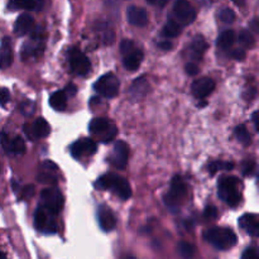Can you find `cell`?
I'll return each mask as SVG.
<instances>
[{
  "label": "cell",
  "instance_id": "e0dca14e",
  "mask_svg": "<svg viewBox=\"0 0 259 259\" xmlns=\"http://www.w3.org/2000/svg\"><path fill=\"white\" fill-rule=\"evenodd\" d=\"M239 224L250 237L259 238V220L254 215H244V217L240 218Z\"/></svg>",
  "mask_w": 259,
  "mask_h": 259
},
{
  "label": "cell",
  "instance_id": "ab89813d",
  "mask_svg": "<svg viewBox=\"0 0 259 259\" xmlns=\"http://www.w3.org/2000/svg\"><path fill=\"white\" fill-rule=\"evenodd\" d=\"M232 56L235 58V60L243 61L245 58V51L244 50H240V48H238V50L233 51Z\"/></svg>",
  "mask_w": 259,
  "mask_h": 259
},
{
  "label": "cell",
  "instance_id": "7a4b0ae2",
  "mask_svg": "<svg viewBox=\"0 0 259 259\" xmlns=\"http://www.w3.org/2000/svg\"><path fill=\"white\" fill-rule=\"evenodd\" d=\"M96 186L104 190H114L120 199L126 200L132 196L131 185L128 184L124 177L118 176L114 174H106L101 176L96 182Z\"/></svg>",
  "mask_w": 259,
  "mask_h": 259
},
{
  "label": "cell",
  "instance_id": "d590c367",
  "mask_svg": "<svg viewBox=\"0 0 259 259\" xmlns=\"http://www.w3.org/2000/svg\"><path fill=\"white\" fill-rule=\"evenodd\" d=\"M204 217L206 219H217L218 218V210L215 206H207L204 211Z\"/></svg>",
  "mask_w": 259,
  "mask_h": 259
},
{
  "label": "cell",
  "instance_id": "5b68a950",
  "mask_svg": "<svg viewBox=\"0 0 259 259\" xmlns=\"http://www.w3.org/2000/svg\"><path fill=\"white\" fill-rule=\"evenodd\" d=\"M186 195L187 185L185 184L184 179L181 176H175L171 181L169 192L164 196V201H166L167 206H169L171 209H176Z\"/></svg>",
  "mask_w": 259,
  "mask_h": 259
},
{
  "label": "cell",
  "instance_id": "44dd1931",
  "mask_svg": "<svg viewBox=\"0 0 259 259\" xmlns=\"http://www.w3.org/2000/svg\"><path fill=\"white\" fill-rule=\"evenodd\" d=\"M13 60V52H12V45H10L9 38H4L0 47V67L7 68L12 65Z\"/></svg>",
  "mask_w": 259,
  "mask_h": 259
},
{
  "label": "cell",
  "instance_id": "30bf717a",
  "mask_svg": "<svg viewBox=\"0 0 259 259\" xmlns=\"http://www.w3.org/2000/svg\"><path fill=\"white\" fill-rule=\"evenodd\" d=\"M129 159V146L123 141H118L114 146L113 156H111V163L115 168L124 169L128 164Z\"/></svg>",
  "mask_w": 259,
  "mask_h": 259
},
{
  "label": "cell",
  "instance_id": "ffe728a7",
  "mask_svg": "<svg viewBox=\"0 0 259 259\" xmlns=\"http://www.w3.org/2000/svg\"><path fill=\"white\" fill-rule=\"evenodd\" d=\"M143 61V52L139 48H136L132 53L124 57V67L128 71H137Z\"/></svg>",
  "mask_w": 259,
  "mask_h": 259
},
{
  "label": "cell",
  "instance_id": "7bdbcfd3",
  "mask_svg": "<svg viewBox=\"0 0 259 259\" xmlns=\"http://www.w3.org/2000/svg\"><path fill=\"white\" fill-rule=\"evenodd\" d=\"M220 167H223V163H219V162H212V163L209 166L210 175L217 174V171H219Z\"/></svg>",
  "mask_w": 259,
  "mask_h": 259
},
{
  "label": "cell",
  "instance_id": "f35d334b",
  "mask_svg": "<svg viewBox=\"0 0 259 259\" xmlns=\"http://www.w3.org/2000/svg\"><path fill=\"white\" fill-rule=\"evenodd\" d=\"M185 68H186L187 75L194 76V75H196L197 72H199V66H197L196 63H194V62H189Z\"/></svg>",
  "mask_w": 259,
  "mask_h": 259
},
{
  "label": "cell",
  "instance_id": "cb8c5ba5",
  "mask_svg": "<svg viewBox=\"0 0 259 259\" xmlns=\"http://www.w3.org/2000/svg\"><path fill=\"white\" fill-rule=\"evenodd\" d=\"M50 105L57 111L65 110L66 105H67V95H66L65 91L53 93L50 98Z\"/></svg>",
  "mask_w": 259,
  "mask_h": 259
},
{
  "label": "cell",
  "instance_id": "74e56055",
  "mask_svg": "<svg viewBox=\"0 0 259 259\" xmlns=\"http://www.w3.org/2000/svg\"><path fill=\"white\" fill-rule=\"evenodd\" d=\"M33 194H34V186L29 185V186H25L24 189L22 190L20 197H22V199H29V197L33 196Z\"/></svg>",
  "mask_w": 259,
  "mask_h": 259
},
{
  "label": "cell",
  "instance_id": "d4e9b609",
  "mask_svg": "<svg viewBox=\"0 0 259 259\" xmlns=\"http://www.w3.org/2000/svg\"><path fill=\"white\" fill-rule=\"evenodd\" d=\"M234 40L235 33L233 32L232 29L224 30V32L219 35V38H218V46H219L220 48H223V50H228V48H230L234 45Z\"/></svg>",
  "mask_w": 259,
  "mask_h": 259
},
{
  "label": "cell",
  "instance_id": "1f68e13d",
  "mask_svg": "<svg viewBox=\"0 0 259 259\" xmlns=\"http://www.w3.org/2000/svg\"><path fill=\"white\" fill-rule=\"evenodd\" d=\"M134 50H136V46H134V43L131 39H123L120 42V52L123 55V57L128 56Z\"/></svg>",
  "mask_w": 259,
  "mask_h": 259
},
{
  "label": "cell",
  "instance_id": "bcb514c9",
  "mask_svg": "<svg viewBox=\"0 0 259 259\" xmlns=\"http://www.w3.org/2000/svg\"><path fill=\"white\" fill-rule=\"evenodd\" d=\"M147 2L152 5H157V7H164L168 0H147Z\"/></svg>",
  "mask_w": 259,
  "mask_h": 259
},
{
  "label": "cell",
  "instance_id": "681fc988",
  "mask_svg": "<svg viewBox=\"0 0 259 259\" xmlns=\"http://www.w3.org/2000/svg\"><path fill=\"white\" fill-rule=\"evenodd\" d=\"M0 259H7V255H5L3 252H0Z\"/></svg>",
  "mask_w": 259,
  "mask_h": 259
},
{
  "label": "cell",
  "instance_id": "d6986e66",
  "mask_svg": "<svg viewBox=\"0 0 259 259\" xmlns=\"http://www.w3.org/2000/svg\"><path fill=\"white\" fill-rule=\"evenodd\" d=\"M113 126V124L105 118H95L91 120L90 125H89V129L93 134H96L99 138H103L106 133L109 132V129Z\"/></svg>",
  "mask_w": 259,
  "mask_h": 259
},
{
  "label": "cell",
  "instance_id": "83f0119b",
  "mask_svg": "<svg viewBox=\"0 0 259 259\" xmlns=\"http://www.w3.org/2000/svg\"><path fill=\"white\" fill-rule=\"evenodd\" d=\"M235 137H237V139L243 146H249L252 143V137H250L249 132H248L245 125H238L235 128Z\"/></svg>",
  "mask_w": 259,
  "mask_h": 259
},
{
  "label": "cell",
  "instance_id": "836d02e7",
  "mask_svg": "<svg viewBox=\"0 0 259 259\" xmlns=\"http://www.w3.org/2000/svg\"><path fill=\"white\" fill-rule=\"evenodd\" d=\"M255 169V163L253 161H245L243 163V175L244 176H250V175L254 172Z\"/></svg>",
  "mask_w": 259,
  "mask_h": 259
},
{
  "label": "cell",
  "instance_id": "484cf974",
  "mask_svg": "<svg viewBox=\"0 0 259 259\" xmlns=\"http://www.w3.org/2000/svg\"><path fill=\"white\" fill-rule=\"evenodd\" d=\"M162 33H163L164 37L175 38L181 33V25H180V23L177 20L168 19V22L164 24Z\"/></svg>",
  "mask_w": 259,
  "mask_h": 259
},
{
  "label": "cell",
  "instance_id": "52a82bcc",
  "mask_svg": "<svg viewBox=\"0 0 259 259\" xmlns=\"http://www.w3.org/2000/svg\"><path fill=\"white\" fill-rule=\"evenodd\" d=\"M34 227L35 229L39 230L43 233H53L57 232V224L55 222V214L48 211L47 209L40 205L37 210H35L34 214Z\"/></svg>",
  "mask_w": 259,
  "mask_h": 259
},
{
  "label": "cell",
  "instance_id": "d6a6232c",
  "mask_svg": "<svg viewBox=\"0 0 259 259\" xmlns=\"http://www.w3.org/2000/svg\"><path fill=\"white\" fill-rule=\"evenodd\" d=\"M243 259H259V248L250 247L243 253Z\"/></svg>",
  "mask_w": 259,
  "mask_h": 259
},
{
  "label": "cell",
  "instance_id": "4316f807",
  "mask_svg": "<svg viewBox=\"0 0 259 259\" xmlns=\"http://www.w3.org/2000/svg\"><path fill=\"white\" fill-rule=\"evenodd\" d=\"M177 252L184 259H192L195 255V247L187 242H180L177 245Z\"/></svg>",
  "mask_w": 259,
  "mask_h": 259
},
{
  "label": "cell",
  "instance_id": "7402d4cb",
  "mask_svg": "<svg viewBox=\"0 0 259 259\" xmlns=\"http://www.w3.org/2000/svg\"><path fill=\"white\" fill-rule=\"evenodd\" d=\"M33 134H34V138H46V137L50 136L51 133V126L47 123V120L43 118L37 119V120L33 123L32 125Z\"/></svg>",
  "mask_w": 259,
  "mask_h": 259
},
{
  "label": "cell",
  "instance_id": "9a60e30c",
  "mask_svg": "<svg viewBox=\"0 0 259 259\" xmlns=\"http://www.w3.org/2000/svg\"><path fill=\"white\" fill-rule=\"evenodd\" d=\"M149 90H151V86H149L148 80L146 77H138L132 83L129 93L134 100H139V99L144 98L149 93Z\"/></svg>",
  "mask_w": 259,
  "mask_h": 259
},
{
  "label": "cell",
  "instance_id": "5bb4252c",
  "mask_svg": "<svg viewBox=\"0 0 259 259\" xmlns=\"http://www.w3.org/2000/svg\"><path fill=\"white\" fill-rule=\"evenodd\" d=\"M126 18H128V22L136 27H144L148 23V14H147L146 10L143 8L136 7V5H132L128 8Z\"/></svg>",
  "mask_w": 259,
  "mask_h": 259
},
{
  "label": "cell",
  "instance_id": "f907efd6",
  "mask_svg": "<svg viewBox=\"0 0 259 259\" xmlns=\"http://www.w3.org/2000/svg\"><path fill=\"white\" fill-rule=\"evenodd\" d=\"M125 259H136V258H133V257H126Z\"/></svg>",
  "mask_w": 259,
  "mask_h": 259
},
{
  "label": "cell",
  "instance_id": "7dc6e473",
  "mask_svg": "<svg viewBox=\"0 0 259 259\" xmlns=\"http://www.w3.org/2000/svg\"><path fill=\"white\" fill-rule=\"evenodd\" d=\"M253 121H254L255 129L259 132V113L253 114Z\"/></svg>",
  "mask_w": 259,
  "mask_h": 259
},
{
  "label": "cell",
  "instance_id": "60d3db41",
  "mask_svg": "<svg viewBox=\"0 0 259 259\" xmlns=\"http://www.w3.org/2000/svg\"><path fill=\"white\" fill-rule=\"evenodd\" d=\"M114 37H115V35H114L113 30L108 29L105 32V34H104V42H105L106 45H110V43L114 42Z\"/></svg>",
  "mask_w": 259,
  "mask_h": 259
},
{
  "label": "cell",
  "instance_id": "6da1fadb",
  "mask_svg": "<svg viewBox=\"0 0 259 259\" xmlns=\"http://www.w3.org/2000/svg\"><path fill=\"white\" fill-rule=\"evenodd\" d=\"M204 238L206 242L214 245L217 249L228 250L237 244V235L229 228L215 227L211 229L206 230L204 234Z\"/></svg>",
  "mask_w": 259,
  "mask_h": 259
},
{
  "label": "cell",
  "instance_id": "ba28073f",
  "mask_svg": "<svg viewBox=\"0 0 259 259\" xmlns=\"http://www.w3.org/2000/svg\"><path fill=\"white\" fill-rule=\"evenodd\" d=\"M174 14L176 20L182 25H189L196 18L194 7L187 0H177L174 5Z\"/></svg>",
  "mask_w": 259,
  "mask_h": 259
},
{
  "label": "cell",
  "instance_id": "4fadbf2b",
  "mask_svg": "<svg viewBox=\"0 0 259 259\" xmlns=\"http://www.w3.org/2000/svg\"><path fill=\"white\" fill-rule=\"evenodd\" d=\"M98 220L101 229H103L104 232H110V230H113L116 225L115 215H114V212L111 211V209H109V207L105 206V205L99 207Z\"/></svg>",
  "mask_w": 259,
  "mask_h": 259
},
{
  "label": "cell",
  "instance_id": "9c48e42d",
  "mask_svg": "<svg viewBox=\"0 0 259 259\" xmlns=\"http://www.w3.org/2000/svg\"><path fill=\"white\" fill-rule=\"evenodd\" d=\"M68 56H70L71 68H72V71L76 75L85 76L90 72V60H89V58L86 57V55H83L80 50L72 48V50L70 51V53H68Z\"/></svg>",
  "mask_w": 259,
  "mask_h": 259
},
{
  "label": "cell",
  "instance_id": "8992f818",
  "mask_svg": "<svg viewBox=\"0 0 259 259\" xmlns=\"http://www.w3.org/2000/svg\"><path fill=\"white\" fill-rule=\"evenodd\" d=\"M42 199V206L47 209L52 214L57 215L63 207V195L56 187H48L45 189L40 194Z\"/></svg>",
  "mask_w": 259,
  "mask_h": 259
},
{
  "label": "cell",
  "instance_id": "3957f363",
  "mask_svg": "<svg viewBox=\"0 0 259 259\" xmlns=\"http://www.w3.org/2000/svg\"><path fill=\"white\" fill-rule=\"evenodd\" d=\"M219 195L229 206L237 207L242 201L239 192V181L235 177H222L219 180Z\"/></svg>",
  "mask_w": 259,
  "mask_h": 259
},
{
  "label": "cell",
  "instance_id": "ee69618b",
  "mask_svg": "<svg viewBox=\"0 0 259 259\" xmlns=\"http://www.w3.org/2000/svg\"><path fill=\"white\" fill-rule=\"evenodd\" d=\"M65 93H66V95L73 96L76 93H77V88H76V86L73 85V83H70V85L66 86V91H65Z\"/></svg>",
  "mask_w": 259,
  "mask_h": 259
},
{
  "label": "cell",
  "instance_id": "f546056e",
  "mask_svg": "<svg viewBox=\"0 0 259 259\" xmlns=\"http://www.w3.org/2000/svg\"><path fill=\"white\" fill-rule=\"evenodd\" d=\"M239 43L244 48H252L255 45V39L249 30L244 29L239 33Z\"/></svg>",
  "mask_w": 259,
  "mask_h": 259
},
{
  "label": "cell",
  "instance_id": "e575fe53",
  "mask_svg": "<svg viewBox=\"0 0 259 259\" xmlns=\"http://www.w3.org/2000/svg\"><path fill=\"white\" fill-rule=\"evenodd\" d=\"M10 93L8 89H0V105L4 106L9 103Z\"/></svg>",
  "mask_w": 259,
  "mask_h": 259
},
{
  "label": "cell",
  "instance_id": "f1b7e54d",
  "mask_svg": "<svg viewBox=\"0 0 259 259\" xmlns=\"http://www.w3.org/2000/svg\"><path fill=\"white\" fill-rule=\"evenodd\" d=\"M9 153H14V154H23L25 152V143L20 137H14L10 141V146H9Z\"/></svg>",
  "mask_w": 259,
  "mask_h": 259
},
{
  "label": "cell",
  "instance_id": "4dcf8cb0",
  "mask_svg": "<svg viewBox=\"0 0 259 259\" xmlns=\"http://www.w3.org/2000/svg\"><path fill=\"white\" fill-rule=\"evenodd\" d=\"M219 18L223 23H225V24H232L235 20V13L233 12L230 8H224V9L220 10Z\"/></svg>",
  "mask_w": 259,
  "mask_h": 259
},
{
  "label": "cell",
  "instance_id": "b9f144b4",
  "mask_svg": "<svg viewBox=\"0 0 259 259\" xmlns=\"http://www.w3.org/2000/svg\"><path fill=\"white\" fill-rule=\"evenodd\" d=\"M38 180H39L40 182H52V184H56V177L50 176V174L39 175V176H38Z\"/></svg>",
  "mask_w": 259,
  "mask_h": 259
},
{
  "label": "cell",
  "instance_id": "c3c4849f",
  "mask_svg": "<svg viewBox=\"0 0 259 259\" xmlns=\"http://www.w3.org/2000/svg\"><path fill=\"white\" fill-rule=\"evenodd\" d=\"M232 2H234L235 4L239 5V7H242V5H244V0H232Z\"/></svg>",
  "mask_w": 259,
  "mask_h": 259
},
{
  "label": "cell",
  "instance_id": "7c38bea8",
  "mask_svg": "<svg viewBox=\"0 0 259 259\" xmlns=\"http://www.w3.org/2000/svg\"><path fill=\"white\" fill-rule=\"evenodd\" d=\"M98 149V144L90 138L81 139V141L75 142L71 146V153L75 158H80L82 156H89V154H94Z\"/></svg>",
  "mask_w": 259,
  "mask_h": 259
},
{
  "label": "cell",
  "instance_id": "8d00e7d4",
  "mask_svg": "<svg viewBox=\"0 0 259 259\" xmlns=\"http://www.w3.org/2000/svg\"><path fill=\"white\" fill-rule=\"evenodd\" d=\"M10 141H12V138H10V137L8 136V134L5 133V132H2V133H0V142H2L3 148H4L7 152L9 151Z\"/></svg>",
  "mask_w": 259,
  "mask_h": 259
},
{
  "label": "cell",
  "instance_id": "8fae6325",
  "mask_svg": "<svg viewBox=\"0 0 259 259\" xmlns=\"http://www.w3.org/2000/svg\"><path fill=\"white\" fill-rule=\"evenodd\" d=\"M215 89V82L212 78L210 77H201L199 80L194 81L191 86L192 94H194L195 98L197 99H205L206 96H209L210 94L214 91Z\"/></svg>",
  "mask_w": 259,
  "mask_h": 259
},
{
  "label": "cell",
  "instance_id": "603a6c76",
  "mask_svg": "<svg viewBox=\"0 0 259 259\" xmlns=\"http://www.w3.org/2000/svg\"><path fill=\"white\" fill-rule=\"evenodd\" d=\"M10 9H24V10H34L40 9L42 4H39V0H10Z\"/></svg>",
  "mask_w": 259,
  "mask_h": 259
},
{
  "label": "cell",
  "instance_id": "277c9868",
  "mask_svg": "<svg viewBox=\"0 0 259 259\" xmlns=\"http://www.w3.org/2000/svg\"><path fill=\"white\" fill-rule=\"evenodd\" d=\"M96 93L99 95L104 96L106 99H113L118 95L119 89H120V82H119L118 77L113 73H106V75L101 76L98 78V81L94 85Z\"/></svg>",
  "mask_w": 259,
  "mask_h": 259
},
{
  "label": "cell",
  "instance_id": "ac0fdd59",
  "mask_svg": "<svg viewBox=\"0 0 259 259\" xmlns=\"http://www.w3.org/2000/svg\"><path fill=\"white\" fill-rule=\"evenodd\" d=\"M207 50V43L202 35H196L192 39L191 46H190V53H191V60L200 61L205 51Z\"/></svg>",
  "mask_w": 259,
  "mask_h": 259
},
{
  "label": "cell",
  "instance_id": "f6af8a7d",
  "mask_svg": "<svg viewBox=\"0 0 259 259\" xmlns=\"http://www.w3.org/2000/svg\"><path fill=\"white\" fill-rule=\"evenodd\" d=\"M158 47L163 51H169L172 48V43L169 40H163V42L158 43Z\"/></svg>",
  "mask_w": 259,
  "mask_h": 259
},
{
  "label": "cell",
  "instance_id": "2e32d148",
  "mask_svg": "<svg viewBox=\"0 0 259 259\" xmlns=\"http://www.w3.org/2000/svg\"><path fill=\"white\" fill-rule=\"evenodd\" d=\"M34 27V19L29 14H22L18 17L17 22L14 25V32L18 35H25L29 32H32Z\"/></svg>",
  "mask_w": 259,
  "mask_h": 259
}]
</instances>
